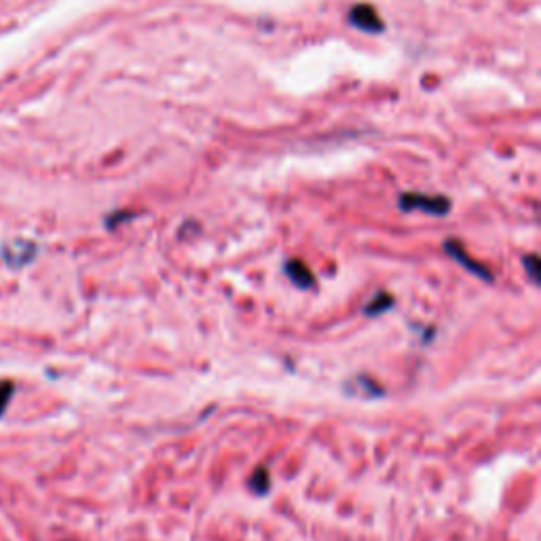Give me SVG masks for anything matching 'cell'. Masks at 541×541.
I'll return each mask as SVG.
<instances>
[{"instance_id":"1","label":"cell","mask_w":541,"mask_h":541,"mask_svg":"<svg viewBox=\"0 0 541 541\" xmlns=\"http://www.w3.org/2000/svg\"><path fill=\"white\" fill-rule=\"evenodd\" d=\"M398 205L402 212L423 209L425 214H431V216H446L450 209V201L446 197H433V195H421V193H404Z\"/></svg>"},{"instance_id":"2","label":"cell","mask_w":541,"mask_h":541,"mask_svg":"<svg viewBox=\"0 0 541 541\" xmlns=\"http://www.w3.org/2000/svg\"><path fill=\"white\" fill-rule=\"evenodd\" d=\"M444 252H446L452 260H457L463 269H468L470 273H474L476 277H480L482 281H487V283H493V281H495L493 271L487 269L484 265H480L478 260H472V258L466 254V250H463V244H461V242H457V239H446V242H444Z\"/></svg>"},{"instance_id":"3","label":"cell","mask_w":541,"mask_h":541,"mask_svg":"<svg viewBox=\"0 0 541 541\" xmlns=\"http://www.w3.org/2000/svg\"><path fill=\"white\" fill-rule=\"evenodd\" d=\"M283 271H286V275H288V279L296 286V288H311L313 283H316V275H313V271L309 269L302 260H286V265H283Z\"/></svg>"},{"instance_id":"4","label":"cell","mask_w":541,"mask_h":541,"mask_svg":"<svg viewBox=\"0 0 541 541\" xmlns=\"http://www.w3.org/2000/svg\"><path fill=\"white\" fill-rule=\"evenodd\" d=\"M351 24L364 32H380L383 30V24H380L376 11L368 5H357L351 9Z\"/></svg>"},{"instance_id":"5","label":"cell","mask_w":541,"mask_h":541,"mask_svg":"<svg viewBox=\"0 0 541 541\" xmlns=\"http://www.w3.org/2000/svg\"><path fill=\"white\" fill-rule=\"evenodd\" d=\"M345 392L349 396H355L360 392H364L366 398H380L383 396V390L378 387V385L366 376H357V378H349V383L345 385Z\"/></svg>"},{"instance_id":"6","label":"cell","mask_w":541,"mask_h":541,"mask_svg":"<svg viewBox=\"0 0 541 541\" xmlns=\"http://www.w3.org/2000/svg\"><path fill=\"white\" fill-rule=\"evenodd\" d=\"M392 306H394V296L387 294V292H378V294H374V296L366 302L364 316H366V318H378V316H383V313H387Z\"/></svg>"},{"instance_id":"7","label":"cell","mask_w":541,"mask_h":541,"mask_svg":"<svg viewBox=\"0 0 541 541\" xmlns=\"http://www.w3.org/2000/svg\"><path fill=\"white\" fill-rule=\"evenodd\" d=\"M250 489L258 495H267L271 491V476L267 468H256L250 476Z\"/></svg>"},{"instance_id":"8","label":"cell","mask_w":541,"mask_h":541,"mask_svg":"<svg viewBox=\"0 0 541 541\" xmlns=\"http://www.w3.org/2000/svg\"><path fill=\"white\" fill-rule=\"evenodd\" d=\"M15 392V385L11 380H0V417L5 415L9 402H11V396Z\"/></svg>"},{"instance_id":"9","label":"cell","mask_w":541,"mask_h":541,"mask_svg":"<svg viewBox=\"0 0 541 541\" xmlns=\"http://www.w3.org/2000/svg\"><path fill=\"white\" fill-rule=\"evenodd\" d=\"M537 256L535 254H528V256H524L522 258V267L528 271V279L533 281V283H537L539 281V273H537Z\"/></svg>"}]
</instances>
